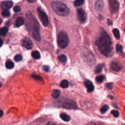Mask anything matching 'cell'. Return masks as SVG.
<instances>
[{
  "label": "cell",
  "instance_id": "obj_33",
  "mask_svg": "<svg viewBox=\"0 0 125 125\" xmlns=\"http://www.w3.org/2000/svg\"><path fill=\"white\" fill-rule=\"evenodd\" d=\"M116 49L117 52L122 51L123 50V47L120 44H117L116 46Z\"/></svg>",
  "mask_w": 125,
  "mask_h": 125
},
{
  "label": "cell",
  "instance_id": "obj_7",
  "mask_svg": "<svg viewBox=\"0 0 125 125\" xmlns=\"http://www.w3.org/2000/svg\"><path fill=\"white\" fill-rule=\"evenodd\" d=\"M109 5L110 10L112 13H115L118 11L119 4L116 0H110Z\"/></svg>",
  "mask_w": 125,
  "mask_h": 125
},
{
  "label": "cell",
  "instance_id": "obj_5",
  "mask_svg": "<svg viewBox=\"0 0 125 125\" xmlns=\"http://www.w3.org/2000/svg\"><path fill=\"white\" fill-rule=\"evenodd\" d=\"M58 43L62 49L66 48L69 43V38L67 34L64 31L60 32L58 36Z\"/></svg>",
  "mask_w": 125,
  "mask_h": 125
},
{
  "label": "cell",
  "instance_id": "obj_17",
  "mask_svg": "<svg viewBox=\"0 0 125 125\" xmlns=\"http://www.w3.org/2000/svg\"><path fill=\"white\" fill-rule=\"evenodd\" d=\"M51 94L53 98H58L61 94L60 90H53L52 91Z\"/></svg>",
  "mask_w": 125,
  "mask_h": 125
},
{
  "label": "cell",
  "instance_id": "obj_10",
  "mask_svg": "<svg viewBox=\"0 0 125 125\" xmlns=\"http://www.w3.org/2000/svg\"><path fill=\"white\" fill-rule=\"evenodd\" d=\"M111 69L114 71H118L122 69V65L118 62H113L111 65Z\"/></svg>",
  "mask_w": 125,
  "mask_h": 125
},
{
  "label": "cell",
  "instance_id": "obj_2",
  "mask_svg": "<svg viewBox=\"0 0 125 125\" xmlns=\"http://www.w3.org/2000/svg\"><path fill=\"white\" fill-rule=\"evenodd\" d=\"M26 18V25L29 33L36 41H40L41 36L39 29L40 25L38 21L30 11H28L27 13Z\"/></svg>",
  "mask_w": 125,
  "mask_h": 125
},
{
  "label": "cell",
  "instance_id": "obj_25",
  "mask_svg": "<svg viewBox=\"0 0 125 125\" xmlns=\"http://www.w3.org/2000/svg\"><path fill=\"white\" fill-rule=\"evenodd\" d=\"M84 0H75L74 2V5L76 7L80 6L84 3Z\"/></svg>",
  "mask_w": 125,
  "mask_h": 125
},
{
  "label": "cell",
  "instance_id": "obj_26",
  "mask_svg": "<svg viewBox=\"0 0 125 125\" xmlns=\"http://www.w3.org/2000/svg\"><path fill=\"white\" fill-rule=\"evenodd\" d=\"M109 109V106L108 105H105L100 109V111L102 113H105Z\"/></svg>",
  "mask_w": 125,
  "mask_h": 125
},
{
  "label": "cell",
  "instance_id": "obj_34",
  "mask_svg": "<svg viewBox=\"0 0 125 125\" xmlns=\"http://www.w3.org/2000/svg\"><path fill=\"white\" fill-rule=\"evenodd\" d=\"M107 88L109 90H111L113 88V84L111 83H108L106 85Z\"/></svg>",
  "mask_w": 125,
  "mask_h": 125
},
{
  "label": "cell",
  "instance_id": "obj_9",
  "mask_svg": "<svg viewBox=\"0 0 125 125\" xmlns=\"http://www.w3.org/2000/svg\"><path fill=\"white\" fill-rule=\"evenodd\" d=\"M22 46L28 49H31L33 48V44L32 41L29 38L26 37L22 41Z\"/></svg>",
  "mask_w": 125,
  "mask_h": 125
},
{
  "label": "cell",
  "instance_id": "obj_30",
  "mask_svg": "<svg viewBox=\"0 0 125 125\" xmlns=\"http://www.w3.org/2000/svg\"><path fill=\"white\" fill-rule=\"evenodd\" d=\"M23 59V57L21 54H17L14 57V60L16 62H20Z\"/></svg>",
  "mask_w": 125,
  "mask_h": 125
},
{
  "label": "cell",
  "instance_id": "obj_19",
  "mask_svg": "<svg viewBox=\"0 0 125 125\" xmlns=\"http://www.w3.org/2000/svg\"><path fill=\"white\" fill-rule=\"evenodd\" d=\"M69 82L66 80H62L60 83V86L62 88H67L69 87Z\"/></svg>",
  "mask_w": 125,
  "mask_h": 125
},
{
  "label": "cell",
  "instance_id": "obj_22",
  "mask_svg": "<svg viewBox=\"0 0 125 125\" xmlns=\"http://www.w3.org/2000/svg\"><path fill=\"white\" fill-rule=\"evenodd\" d=\"M8 30V28L6 27L0 28V35L2 36H5L7 34Z\"/></svg>",
  "mask_w": 125,
  "mask_h": 125
},
{
  "label": "cell",
  "instance_id": "obj_28",
  "mask_svg": "<svg viewBox=\"0 0 125 125\" xmlns=\"http://www.w3.org/2000/svg\"><path fill=\"white\" fill-rule=\"evenodd\" d=\"M58 59L61 62H65L67 61V57L65 55H61L58 57Z\"/></svg>",
  "mask_w": 125,
  "mask_h": 125
},
{
  "label": "cell",
  "instance_id": "obj_27",
  "mask_svg": "<svg viewBox=\"0 0 125 125\" xmlns=\"http://www.w3.org/2000/svg\"><path fill=\"white\" fill-rule=\"evenodd\" d=\"M1 14L4 18H8L10 16V13L8 10H4L2 12Z\"/></svg>",
  "mask_w": 125,
  "mask_h": 125
},
{
  "label": "cell",
  "instance_id": "obj_13",
  "mask_svg": "<svg viewBox=\"0 0 125 125\" xmlns=\"http://www.w3.org/2000/svg\"><path fill=\"white\" fill-rule=\"evenodd\" d=\"M12 1H4L1 3V7L4 10H8L13 6Z\"/></svg>",
  "mask_w": 125,
  "mask_h": 125
},
{
  "label": "cell",
  "instance_id": "obj_24",
  "mask_svg": "<svg viewBox=\"0 0 125 125\" xmlns=\"http://www.w3.org/2000/svg\"><path fill=\"white\" fill-rule=\"evenodd\" d=\"M104 66V64H99L98 65L96 68V69L95 70V72L96 73H99L101 72L103 67Z\"/></svg>",
  "mask_w": 125,
  "mask_h": 125
},
{
  "label": "cell",
  "instance_id": "obj_20",
  "mask_svg": "<svg viewBox=\"0 0 125 125\" xmlns=\"http://www.w3.org/2000/svg\"><path fill=\"white\" fill-rule=\"evenodd\" d=\"M31 55L32 56V57L35 59H39L41 57V55L40 54V52L38 51H34L32 52L31 53Z\"/></svg>",
  "mask_w": 125,
  "mask_h": 125
},
{
  "label": "cell",
  "instance_id": "obj_40",
  "mask_svg": "<svg viewBox=\"0 0 125 125\" xmlns=\"http://www.w3.org/2000/svg\"><path fill=\"white\" fill-rule=\"evenodd\" d=\"M27 1L30 3H33L35 2V0H27Z\"/></svg>",
  "mask_w": 125,
  "mask_h": 125
},
{
  "label": "cell",
  "instance_id": "obj_35",
  "mask_svg": "<svg viewBox=\"0 0 125 125\" xmlns=\"http://www.w3.org/2000/svg\"><path fill=\"white\" fill-rule=\"evenodd\" d=\"M43 69H44V70L46 72H48L49 70V69H50V68L49 66H47V65H45L43 66Z\"/></svg>",
  "mask_w": 125,
  "mask_h": 125
},
{
  "label": "cell",
  "instance_id": "obj_8",
  "mask_svg": "<svg viewBox=\"0 0 125 125\" xmlns=\"http://www.w3.org/2000/svg\"><path fill=\"white\" fill-rule=\"evenodd\" d=\"M78 19L82 23H85L87 20V15L85 11L82 9L77 10Z\"/></svg>",
  "mask_w": 125,
  "mask_h": 125
},
{
  "label": "cell",
  "instance_id": "obj_4",
  "mask_svg": "<svg viewBox=\"0 0 125 125\" xmlns=\"http://www.w3.org/2000/svg\"><path fill=\"white\" fill-rule=\"evenodd\" d=\"M59 104L60 106L67 109H76L78 108L76 103L74 101L68 98L60 99Z\"/></svg>",
  "mask_w": 125,
  "mask_h": 125
},
{
  "label": "cell",
  "instance_id": "obj_29",
  "mask_svg": "<svg viewBox=\"0 0 125 125\" xmlns=\"http://www.w3.org/2000/svg\"><path fill=\"white\" fill-rule=\"evenodd\" d=\"M104 79H105V77H104V75H100V76H97L96 78V80L97 82L99 83H102L104 80Z\"/></svg>",
  "mask_w": 125,
  "mask_h": 125
},
{
  "label": "cell",
  "instance_id": "obj_42",
  "mask_svg": "<svg viewBox=\"0 0 125 125\" xmlns=\"http://www.w3.org/2000/svg\"><path fill=\"white\" fill-rule=\"evenodd\" d=\"M2 86V84H1V83H0V87H1Z\"/></svg>",
  "mask_w": 125,
  "mask_h": 125
},
{
  "label": "cell",
  "instance_id": "obj_36",
  "mask_svg": "<svg viewBox=\"0 0 125 125\" xmlns=\"http://www.w3.org/2000/svg\"><path fill=\"white\" fill-rule=\"evenodd\" d=\"M46 125H58L53 122H49Z\"/></svg>",
  "mask_w": 125,
  "mask_h": 125
},
{
  "label": "cell",
  "instance_id": "obj_38",
  "mask_svg": "<svg viewBox=\"0 0 125 125\" xmlns=\"http://www.w3.org/2000/svg\"><path fill=\"white\" fill-rule=\"evenodd\" d=\"M108 25H112V22L111 21L110 19H108Z\"/></svg>",
  "mask_w": 125,
  "mask_h": 125
},
{
  "label": "cell",
  "instance_id": "obj_32",
  "mask_svg": "<svg viewBox=\"0 0 125 125\" xmlns=\"http://www.w3.org/2000/svg\"><path fill=\"white\" fill-rule=\"evenodd\" d=\"M111 113L115 117H118L119 115V113L116 110H112L111 111Z\"/></svg>",
  "mask_w": 125,
  "mask_h": 125
},
{
  "label": "cell",
  "instance_id": "obj_18",
  "mask_svg": "<svg viewBox=\"0 0 125 125\" xmlns=\"http://www.w3.org/2000/svg\"><path fill=\"white\" fill-rule=\"evenodd\" d=\"M60 117L62 120L65 122H69V121H70L69 116L66 113H61L60 114Z\"/></svg>",
  "mask_w": 125,
  "mask_h": 125
},
{
  "label": "cell",
  "instance_id": "obj_3",
  "mask_svg": "<svg viewBox=\"0 0 125 125\" xmlns=\"http://www.w3.org/2000/svg\"><path fill=\"white\" fill-rule=\"evenodd\" d=\"M52 8L57 15L61 16H67L69 13V9L68 7L64 3L59 1L53 2Z\"/></svg>",
  "mask_w": 125,
  "mask_h": 125
},
{
  "label": "cell",
  "instance_id": "obj_15",
  "mask_svg": "<svg viewBox=\"0 0 125 125\" xmlns=\"http://www.w3.org/2000/svg\"><path fill=\"white\" fill-rule=\"evenodd\" d=\"M25 22V19L24 18L20 17L18 18L16 21V26L17 27H19L22 26Z\"/></svg>",
  "mask_w": 125,
  "mask_h": 125
},
{
  "label": "cell",
  "instance_id": "obj_14",
  "mask_svg": "<svg viewBox=\"0 0 125 125\" xmlns=\"http://www.w3.org/2000/svg\"><path fill=\"white\" fill-rule=\"evenodd\" d=\"M31 76L34 80H35L38 83H41V84H44V80L41 76L35 74H32L31 75Z\"/></svg>",
  "mask_w": 125,
  "mask_h": 125
},
{
  "label": "cell",
  "instance_id": "obj_12",
  "mask_svg": "<svg viewBox=\"0 0 125 125\" xmlns=\"http://www.w3.org/2000/svg\"><path fill=\"white\" fill-rule=\"evenodd\" d=\"M85 85L86 87L87 88V91L88 92H92L94 90V87L92 83L90 80H86L85 82Z\"/></svg>",
  "mask_w": 125,
  "mask_h": 125
},
{
  "label": "cell",
  "instance_id": "obj_6",
  "mask_svg": "<svg viewBox=\"0 0 125 125\" xmlns=\"http://www.w3.org/2000/svg\"><path fill=\"white\" fill-rule=\"evenodd\" d=\"M38 14L43 25L45 27H48L49 25V20L47 14L39 7L38 8Z\"/></svg>",
  "mask_w": 125,
  "mask_h": 125
},
{
  "label": "cell",
  "instance_id": "obj_16",
  "mask_svg": "<svg viewBox=\"0 0 125 125\" xmlns=\"http://www.w3.org/2000/svg\"><path fill=\"white\" fill-rule=\"evenodd\" d=\"M6 67L7 69H12L14 67V62L10 60H8L6 62Z\"/></svg>",
  "mask_w": 125,
  "mask_h": 125
},
{
  "label": "cell",
  "instance_id": "obj_21",
  "mask_svg": "<svg viewBox=\"0 0 125 125\" xmlns=\"http://www.w3.org/2000/svg\"><path fill=\"white\" fill-rule=\"evenodd\" d=\"M87 125H108L106 124L101 122H97V121H91L89 122Z\"/></svg>",
  "mask_w": 125,
  "mask_h": 125
},
{
  "label": "cell",
  "instance_id": "obj_41",
  "mask_svg": "<svg viewBox=\"0 0 125 125\" xmlns=\"http://www.w3.org/2000/svg\"><path fill=\"white\" fill-rule=\"evenodd\" d=\"M2 22H3V20L1 18H0V25L2 23Z\"/></svg>",
  "mask_w": 125,
  "mask_h": 125
},
{
  "label": "cell",
  "instance_id": "obj_31",
  "mask_svg": "<svg viewBox=\"0 0 125 125\" xmlns=\"http://www.w3.org/2000/svg\"><path fill=\"white\" fill-rule=\"evenodd\" d=\"M21 10V7L19 6H16L14 7V8H13L14 11L16 13L20 12Z\"/></svg>",
  "mask_w": 125,
  "mask_h": 125
},
{
  "label": "cell",
  "instance_id": "obj_1",
  "mask_svg": "<svg viewBox=\"0 0 125 125\" xmlns=\"http://www.w3.org/2000/svg\"><path fill=\"white\" fill-rule=\"evenodd\" d=\"M95 44L101 53L106 57H110L113 54L112 44L108 34L104 30L101 31L100 37L95 42Z\"/></svg>",
  "mask_w": 125,
  "mask_h": 125
},
{
  "label": "cell",
  "instance_id": "obj_23",
  "mask_svg": "<svg viewBox=\"0 0 125 125\" xmlns=\"http://www.w3.org/2000/svg\"><path fill=\"white\" fill-rule=\"evenodd\" d=\"M113 33L115 36V37L119 40L120 38V32L119 31L118 29L117 28H114L113 29Z\"/></svg>",
  "mask_w": 125,
  "mask_h": 125
},
{
  "label": "cell",
  "instance_id": "obj_39",
  "mask_svg": "<svg viewBox=\"0 0 125 125\" xmlns=\"http://www.w3.org/2000/svg\"><path fill=\"white\" fill-rule=\"evenodd\" d=\"M4 114V112L2 110H0V117H1L3 116Z\"/></svg>",
  "mask_w": 125,
  "mask_h": 125
},
{
  "label": "cell",
  "instance_id": "obj_37",
  "mask_svg": "<svg viewBox=\"0 0 125 125\" xmlns=\"http://www.w3.org/2000/svg\"><path fill=\"white\" fill-rule=\"evenodd\" d=\"M3 43H4V42L3 39L1 38H0V48L3 45Z\"/></svg>",
  "mask_w": 125,
  "mask_h": 125
},
{
  "label": "cell",
  "instance_id": "obj_11",
  "mask_svg": "<svg viewBox=\"0 0 125 125\" xmlns=\"http://www.w3.org/2000/svg\"><path fill=\"white\" fill-rule=\"evenodd\" d=\"M104 7V3L103 0H97L95 4V8L97 11H102Z\"/></svg>",
  "mask_w": 125,
  "mask_h": 125
}]
</instances>
